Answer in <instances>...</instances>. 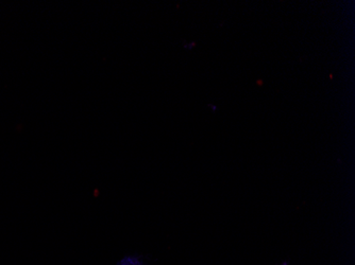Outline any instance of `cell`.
Segmentation results:
<instances>
[{"instance_id":"1","label":"cell","mask_w":355,"mask_h":265,"mask_svg":"<svg viewBox=\"0 0 355 265\" xmlns=\"http://www.w3.org/2000/svg\"><path fill=\"white\" fill-rule=\"evenodd\" d=\"M114 265H149V258L139 253H129L117 259Z\"/></svg>"},{"instance_id":"2","label":"cell","mask_w":355,"mask_h":265,"mask_svg":"<svg viewBox=\"0 0 355 265\" xmlns=\"http://www.w3.org/2000/svg\"><path fill=\"white\" fill-rule=\"evenodd\" d=\"M273 265H291V260L289 259H284V260L279 261L278 263Z\"/></svg>"}]
</instances>
